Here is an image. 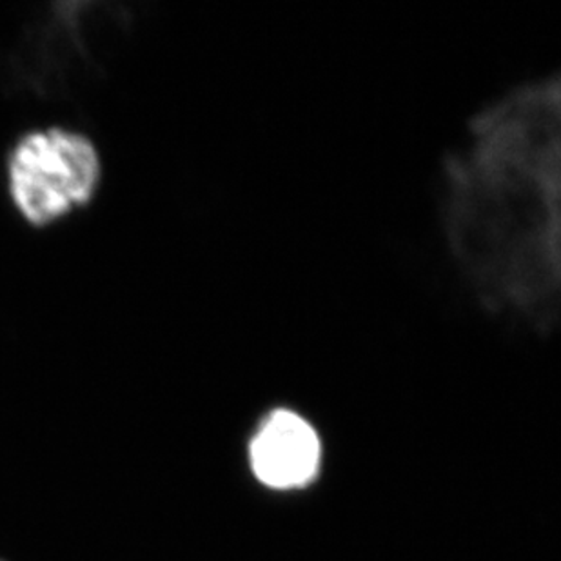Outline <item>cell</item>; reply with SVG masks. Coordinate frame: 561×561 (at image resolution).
<instances>
[{"mask_svg":"<svg viewBox=\"0 0 561 561\" xmlns=\"http://www.w3.org/2000/svg\"><path fill=\"white\" fill-rule=\"evenodd\" d=\"M442 229L480 308L549 333L561 289V82L529 80L471 118L444 162Z\"/></svg>","mask_w":561,"mask_h":561,"instance_id":"6da1fadb","label":"cell"},{"mask_svg":"<svg viewBox=\"0 0 561 561\" xmlns=\"http://www.w3.org/2000/svg\"><path fill=\"white\" fill-rule=\"evenodd\" d=\"M11 204L24 222L43 229L95 198L102 159L95 142L68 127L22 135L5 160Z\"/></svg>","mask_w":561,"mask_h":561,"instance_id":"7a4b0ae2","label":"cell"},{"mask_svg":"<svg viewBox=\"0 0 561 561\" xmlns=\"http://www.w3.org/2000/svg\"><path fill=\"white\" fill-rule=\"evenodd\" d=\"M124 11L112 4L62 2L49 5L33 26L22 33L8 66L16 84L37 95L68 93L82 77L99 73L96 30L115 21Z\"/></svg>","mask_w":561,"mask_h":561,"instance_id":"3957f363","label":"cell"},{"mask_svg":"<svg viewBox=\"0 0 561 561\" xmlns=\"http://www.w3.org/2000/svg\"><path fill=\"white\" fill-rule=\"evenodd\" d=\"M250 455L260 482L273 489L302 488L317 474L320 439L300 414L276 409L256 431Z\"/></svg>","mask_w":561,"mask_h":561,"instance_id":"277c9868","label":"cell"}]
</instances>
